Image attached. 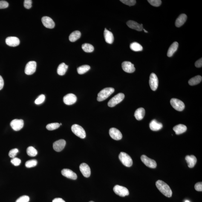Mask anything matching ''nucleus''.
Listing matches in <instances>:
<instances>
[{"label":"nucleus","instance_id":"11","mask_svg":"<svg viewBox=\"0 0 202 202\" xmlns=\"http://www.w3.org/2000/svg\"><path fill=\"white\" fill-rule=\"evenodd\" d=\"M10 125L14 131H19L23 127L24 121L22 119H14L11 122Z\"/></svg>","mask_w":202,"mask_h":202},{"label":"nucleus","instance_id":"35","mask_svg":"<svg viewBox=\"0 0 202 202\" xmlns=\"http://www.w3.org/2000/svg\"><path fill=\"white\" fill-rule=\"evenodd\" d=\"M60 124L58 123H53L48 124L46 126L47 129L48 130H54L59 128Z\"/></svg>","mask_w":202,"mask_h":202},{"label":"nucleus","instance_id":"40","mask_svg":"<svg viewBox=\"0 0 202 202\" xmlns=\"http://www.w3.org/2000/svg\"><path fill=\"white\" fill-rule=\"evenodd\" d=\"M29 197L28 196L23 195L18 198L16 202H29Z\"/></svg>","mask_w":202,"mask_h":202},{"label":"nucleus","instance_id":"17","mask_svg":"<svg viewBox=\"0 0 202 202\" xmlns=\"http://www.w3.org/2000/svg\"><path fill=\"white\" fill-rule=\"evenodd\" d=\"M6 44L10 47H15L17 46L20 43V40L16 37L11 36L6 38Z\"/></svg>","mask_w":202,"mask_h":202},{"label":"nucleus","instance_id":"36","mask_svg":"<svg viewBox=\"0 0 202 202\" xmlns=\"http://www.w3.org/2000/svg\"><path fill=\"white\" fill-rule=\"evenodd\" d=\"M38 162L36 160H32L28 161L25 163V166L27 168L34 167L37 164Z\"/></svg>","mask_w":202,"mask_h":202},{"label":"nucleus","instance_id":"37","mask_svg":"<svg viewBox=\"0 0 202 202\" xmlns=\"http://www.w3.org/2000/svg\"><path fill=\"white\" fill-rule=\"evenodd\" d=\"M45 97L44 94H41L38 97L35 101V103L36 105H40L42 104L45 101Z\"/></svg>","mask_w":202,"mask_h":202},{"label":"nucleus","instance_id":"6","mask_svg":"<svg viewBox=\"0 0 202 202\" xmlns=\"http://www.w3.org/2000/svg\"><path fill=\"white\" fill-rule=\"evenodd\" d=\"M113 190L117 195L121 197H124L129 194V191L126 188L119 185H115L113 188Z\"/></svg>","mask_w":202,"mask_h":202},{"label":"nucleus","instance_id":"34","mask_svg":"<svg viewBox=\"0 0 202 202\" xmlns=\"http://www.w3.org/2000/svg\"><path fill=\"white\" fill-rule=\"evenodd\" d=\"M27 153L29 156L34 157L37 155L38 151L33 147L29 146L27 148Z\"/></svg>","mask_w":202,"mask_h":202},{"label":"nucleus","instance_id":"15","mask_svg":"<svg viewBox=\"0 0 202 202\" xmlns=\"http://www.w3.org/2000/svg\"><path fill=\"white\" fill-rule=\"evenodd\" d=\"M77 101V97L75 94H69L66 95L63 98L64 103L67 105H70L75 103Z\"/></svg>","mask_w":202,"mask_h":202},{"label":"nucleus","instance_id":"42","mask_svg":"<svg viewBox=\"0 0 202 202\" xmlns=\"http://www.w3.org/2000/svg\"><path fill=\"white\" fill-rule=\"evenodd\" d=\"M11 163L16 166H19L21 163V160L17 158H14L11 160Z\"/></svg>","mask_w":202,"mask_h":202},{"label":"nucleus","instance_id":"30","mask_svg":"<svg viewBox=\"0 0 202 202\" xmlns=\"http://www.w3.org/2000/svg\"><path fill=\"white\" fill-rule=\"evenodd\" d=\"M202 78L201 76L198 75L195 76L190 79L188 83L190 85L194 86L197 85L201 82Z\"/></svg>","mask_w":202,"mask_h":202},{"label":"nucleus","instance_id":"32","mask_svg":"<svg viewBox=\"0 0 202 202\" xmlns=\"http://www.w3.org/2000/svg\"><path fill=\"white\" fill-rule=\"evenodd\" d=\"M90 69V67L88 65H84L78 67L77 72L78 74L82 75L86 73Z\"/></svg>","mask_w":202,"mask_h":202},{"label":"nucleus","instance_id":"9","mask_svg":"<svg viewBox=\"0 0 202 202\" xmlns=\"http://www.w3.org/2000/svg\"><path fill=\"white\" fill-rule=\"evenodd\" d=\"M149 84L152 90L155 91L158 86V79L157 75L152 73L149 78Z\"/></svg>","mask_w":202,"mask_h":202},{"label":"nucleus","instance_id":"24","mask_svg":"<svg viewBox=\"0 0 202 202\" xmlns=\"http://www.w3.org/2000/svg\"><path fill=\"white\" fill-rule=\"evenodd\" d=\"M187 17L186 14H182L176 20L175 25L176 27H179L183 25L186 21Z\"/></svg>","mask_w":202,"mask_h":202},{"label":"nucleus","instance_id":"29","mask_svg":"<svg viewBox=\"0 0 202 202\" xmlns=\"http://www.w3.org/2000/svg\"><path fill=\"white\" fill-rule=\"evenodd\" d=\"M81 36V33L79 31H75L70 34L69 39L70 42H74L79 39Z\"/></svg>","mask_w":202,"mask_h":202},{"label":"nucleus","instance_id":"3","mask_svg":"<svg viewBox=\"0 0 202 202\" xmlns=\"http://www.w3.org/2000/svg\"><path fill=\"white\" fill-rule=\"evenodd\" d=\"M119 160L125 166L130 167L133 165V160L130 156L126 153L121 152L119 155Z\"/></svg>","mask_w":202,"mask_h":202},{"label":"nucleus","instance_id":"23","mask_svg":"<svg viewBox=\"0 0 202 202\" xmlns=\"http://www.w3.org/2000/svg\"><path fill=\"white\" fill-rule=\"evenodd\" d=\"M104 38L106 42L108 44H112L114 41V36L111 32L109 31L106 28L105 29L104 32Z\"/></svg>","mask_w":202,"mask_h":202},{"label":"nucleus","instance_id":"5","mask_svg":"<svg viewBox=\"0 0 202 202\" xmlns=\"http://www.w3.org/2000/svg\"><path fill=\"white\" fill-rule=\"evenodd\" d=\"M125 97L124 94L122 93H119L112 98L108 103V106L110 107L115 106L117 104L120 103L123 100Z\"/></svg>","mask_w":202,"mask_h":202},{"label":"nucleus","instance_id":"4","mask_svg":"<svg viewBox=\"0 0 202 202\" xmlns=\"http://www.w3.org/2000/svg\"><path fill=\"white\" fill-rule=\"evenodd\" d=\"M71 129L73 133L81 139H84L86 137L85 130L80 125L74 124L72 126Z\"/></svg>","mask_w":202,"mask_h":202},{"label":"nucleus","instance_id":"31","mask_svg":"<svg viewBox=\"0 0 202 202\" xmlns=\"http://www.w3.org/2000/svg\"><path fill=\"white\" fill-rule=\"evenodd\" d=\"M130 48L131 50L136 52L142 51L143 49L141 45L136 42L131 43L130 45Z\"/></svg>","mask_w":202,"mask_h":202},{"label":"nucleus","instance_id":"26","mask_svg":"<svg viewBox=\"0 0 202 202\" xmlns=\"http://www.w3.org/2000/svg\"><path fill=\"white\" fill-rule=\"evenodd\" d=\"M145 111L144 109L142 108L138 109L134 113V117L137 120H142L144 117Z\"/></svg>","mask_w":202,"mask_h":202},{"label":"nucleus","instance_id":"27","mask_svg":"<svg viewBox=\"0 0 202 202\" xmlns=\"http://www.w3.org/2000/svg\"><path fill=\"white\" fill-rule=\"evenodd\" d=\"M179 46L178 43L175 42L173 43L172 45L170 46L168 49L167 55L168 57H171L173 56L174 54L177 51Z\"/></svg>","mask_w":202,"mask_h":202},{"label":"nucleus","instance_id":"38","mask_svg":"<svg viewBox=\"0 0 202 202\" xmlns=\"http://www.w3.org/2000/svg\"><path fill=\"white\" fill-rule=\"evenodd\" d=\"M148 1L151 5L155 7H159L162 3L161 0H148Z\"/></svg>","mask_w":202,"mask_h":202},{"label":"nucleus","instance_id":"14","mask_svg":"<svg viewBox=\"0 0 202 202\" xmlns=\"http://www.w3.org/2000/svg\"><path fill=\"white\" fill-rule=\"evenodd\" d=\"M66 145V142L63 139H60L54 143L53 149L55 151L59 152L63 150Z\"/></svg>","mask_w":202,"mask_h":202},{"label":"nucleus","instance_id":"46","mask_svg":"<svg viewBox=\"0 0 202 202\" xmlns=\"http://www.w3.org/2000/svg\"><path fill=\"white\" fill-rule=\"evenodd\" d=\"M195 66L197 67H198V68H200V67H201L202 66V58L198 60H197L196 62H195Z\"/></svg>","mask_w":202,"mask_h":202},{"label":"nucleus","instance_id":"44","mask_svg":"<svg viewBox=\"0 0 202 202\" xmlns=\"http://www.w3.org/2000/svg\"><path fill=\"white\" fill-rule=\"evenodd\" d=\"M9 4L7 2L5 1H0V9L7 8Z\"/></svg>","mask_w":202,"mask_h":202},{"label":"nucleus","instance_id":"28","mask_svg":"<svg viewBox=\"0 0 202 202\" xmlns=\"http://www.w3.org/2000/svg\"><path fill=\"white\" fill-rule=\"evenodd\" d=\"M68 66L63 63L59 65L57 68V72L58 74L60 76H63L65 74L68 69Z\"/></svg>","mask_w":202,"mask_h":202},{"label":"nucleus","instance_id":"22","mask_svg":"<svg viewBox=\"0 0 202 202\" xmlns=\"http://www.w3.org/2000/svg\"><path fill=\"white\" fill-rule=\"evenodd\" d=\"M163 124L160 122H159L155 119L151 121L149 124V127L152 130L157 131L160 130L163 128Z\"/></svg>","mask_w":202,"mask_h":202},{"label":"nucleus","instance_id":"33","mask_svg":"<svg viewBox=\"0 0 202 202\" xmlns=\"http://www.w3.org/2000/svg\"><path fill=\"white\" fill-rule=\"evenodd\" d=\"M82 48L84 51L86 53H91L94 51V48L91 44L85 43L82 45Z\"/></svg>","mask_w":202,"mask_h":202},{"label":"nucleus","instance_id":"49","mask_svg":"<svg viewBox=\"0 0 202 202\" xmlns=\"http://www.w3.org/2000/svg\"><path fill=\"white\" fill-rule=\"evenodd\" d=\"M143 30H144V31L145 32V33H148V32L146 31V30H145V29H143Z\"/></svg>","mask_w":202,"mask_h":202},{"label":"nucleus","instance_id":"25","mask_svg":"<svg viewBox=\"0 0 202 202\" xmlns=\"http://www.w3.org/2000/svg\"><path fill=\"white\" fill-rule=\"evenodd\" d=\"M173 130L175 131L176 134L179 135L186 132L187 127L186 125L180 124L174 127Z\"/></svg>","mask_w":202,"mask_h":202},{"label":"nucleus","instance_id":"12","mask_svg":"<svg viewBox=\"0 0 202 202\" xmlns=\"http://www.w3.org/2000/svg\"><path fill=\"white\" fill-rule=\"evenodd\" d=\"M122 67L124 71L128 73H133L136 70L133 64L127 61H125L122 63Z\"/></svg>","mask_w":202,"mask_h":202},{"label":"nucleus","instance_id":"16","mask_svg":"<svg viewBox=\"0 0 202 202\" xmlns=\"http://www.w3.org/2000/svg\"><path fill=\"white\" fill-rule=\"evenodd\" d=\"M42 22L44 26L48 29L54 28L55 24L54 21L50 17L45 16L42 18Z\"/></svg>","mask_w":202,"mask_h":202},{"label":"nucleus","instance_id":"10","mask_svg":"<svg viewBox=\"0 0 202 202\" xmlns=\"http://www.w3.org/2000/svg\"><path fill=\"white\" fill-rule=\"evenodd\" d=\"M36 63L35 61H30L27 63L25 69V73L27 75L33 74L36 71Z\"/></svg>","mask_w":202,"mask_h":202},{"label":"nucleus","instance_id":"45","mask_svg":"<svg viewBox=\"0 0 202 202\" xmlns=\"http://www.w3.org/2000/svg\"><path fill=\"white\" fill-rule=\"evenodd\" d=\"M194 188L196 190L198 191H202V182H199L196 183L194 186Z\"/></svg>","mask_w":202,"mask_h":202},{"label":"nucleus","instance_id":"1","mask_svg":"<svg viewBox=\"0 0 202 202\" xmlns=\"http://www.w3.org/2000/svg\"><path fill=\"white\" fill-rule=\"evenodd\" d=\"M156 186L164 195L168 198L172 196V190L170 186L161 180H158L156 182Z\"/></svg>","mask_w":202,"mask_h":202},{"label":"nucleus","instance_id":"41","mask_svg":"<svg viewBox=\"0 0 202 202\" xmlns=\"http://www.w3.org/2000/svg\"><path fill=\"white\" fill-rule=\"evenodd\" d=\"M18 152V150L16 148L13 149L10 151L9 153V156L11 158H14L16 157L17 154Z\"/></svg>","mask_w":202,"mask_h":202},{"label":"nucleus","instance_id":"7","mask_svg":"<svg viewBox=\"0 0 202 202\" xmlns=\"http://www.w3.org/2000/svg\"><path fill=\"white\" fill-rule=\"evenodd\" d=\"M170 103L173 108L177 111H183L185 108L184 103L178 99L175 98L171 99Z\"/></svg>","mask_w":202,"mask_h":202},{"label":"nucleus","instance_id":"19","mask_svg":"<svg viewBox=\"0 0 202 202\" xmlns=\"http://www.w3.org/2000/svg\"><path fill=\"white\" fill-rule=\"evenodd\" d=\"M62 174L64 176L67 178L73 180H76L77 178V175L75 173L69 169H64L62 170Z\"/></svg>","mask_w":202,"mask_h":202},{"label":"nucleus","instance_id":"52","mask_svg":"<svg viewBox=\"0 0 202 202\" xmlns=\"http://www.w3.org/2000/svg\"><path fill=\"white\" fill-rule=\"evenodd\" d=\"M60 125H62V123H60Z\"/></svg>","mask_w":202,"mask_h":202},{"label":"nucleus","instance_id":"48","mask_svg":"<svg viewBox=\"0 0 202 202\" xmlns=\"http://www.w3.org/2000/svg\"><path fill=\"white\" fill-rule=\"evenodd\" d=\"M52 202H66L63 199L61 198H55Z\"/></svg>","mask_w":202,"mask_h":202},{"label":"nucleus","instance_id":"51","mask_svg":"<svg viewBox=\"0 0 202 202\" xmlns=\"http://www.w3.org/2000/svg\"><path fill=\"white\" fill-rule=\"evenodd\" d=\"M89 202H94L93 201H90Z\"/></svg>","mask_w":202,"mask_h":202},{"label":"nucleus","instance_id":"20","mask_svg":"<svg viewBox=\"0 0 202 202\" xmlns=\"http://www.w3.org/2000/svg\"><path fill=\"white\" fill-rule=\"evenodd\" d=\"M127 24L130 28L136 30L137 31H142L143 30V26H142L141 24H139L134 21H128L127 22Z\"/></svg>","mask_w":202,"mask_h":202},{"label":"nucleus","instance_id":"2","mask_svg":"<svg viewBox=\"0 0 202 202\" xmlns=\"http://www.w3.org/2000/svg\"><path fill=\"white\" fill-rule=\"evenodd\" d=\"M114 89L111 87L103 89L98 94L97 100L99 102H102L105 100L114 93Z\"/></svg>","mask_w":202,"mask_h":202},{"label":"nucleus","instance_id":"13","mask_svg":"<svg viewBox=\"0 0 202 202\" xmlns=\"http://www.w3.org/2000/svg\"><path fill=\"white\" fill-rule=\"evenodd\" d=\"M109 135L112 138L115 140H119L121 139L122 134L119 130L115 128H112L109 130Z\"/></svg>","mask_w":202,"mask_h":202},{"label":"nucleus","instance_id":"18","mask_svg":"<svg viewBox=\"0 0 202 202\" xmlns=\"http://www.w3.org/2000/svg\"><path fill=\"white\" fill-rule=\"evenodd\" d=\"M81 172L85 177H88L91 175V169L88 164L85 163L81 164L79 166Z\"/></svg>","mask_w":202,"mask_h":202},{"label":"nucleus","instance_id":"50","mask_svg":"<svg viewBox=\"0 0 202 202\" xmlns=\"http://www.w3.org/2000/svg\"><path fill=\"white\" fill-rule=\"evenodd\" d=\"M185 202H190L189 201H188V200H186V201H185Z\"/></svg>","mask_w":202,"mask_h":202},{"label":"nucleus","instance_id":"8","mask_svg":"<svg viewBox=\"0 0 202 202\" xmlns=\"http://www.w3.org/2000/svg\"><path fill=\"white\" fill-rule=\"evenodd\" d=\"M141 160L148 167L155 168L157 167V164L155 161L149 158L145 155H142L141 157Z\"/></svg>","mask_w":202,"mask_h":202},{"label":"nucleus","instance_id":"21","mask_svg":"<svg viewBox=\"0 0 202 202\" xmlns=\"http://www.w3.org/2000/svg\"><path fill=\"white\" fill-rule=\"evenodd\" d=\"M185 160L188 164V167L190 168H193L197 162L196 157L194 155H187L185 157Z\"/></svg>","mask_w":202,"mask_h":202},{"label":"nucleus","instance_id":"39","mask_svg":"<svg viewBox=\"0 0 202 202\" xmlns=\"http://www.w3.org/2000/svg\"><path fill=\"white\" fill-rule=\"evenodd\" d=\"M123 4L129 6H133L136 4L135 0H121Z\"/></svg>","mask_w":202,"mask_h":202},{"label":"nucleus","instance_id":"43","mask_svg":"<svg viewBox=\"0 0 202 202\" xmlns=\"http://www.w3.org/2000/svg\"><path fill=\"white\" fill-rule=\"evenodd\" d=\"M24 5L26 8L30 9L32 7V1L31 0H25L24 1Z\"/></svg>","mask_w":202,"mask_h":202},{"label":"nucleus","instance_id":"47","mask_svg":"<svg viewBox=\"0 0 202 202\" xmlns=\"http://www.w3.org/2000/svg\"><path fill=\"white\" fill-rule=\"evenodd\" d=\"M4 86V81L3 78L0 75V90L2 89Z\"/></svg>","mask_w":202,"mask_h":202}]
</instances>
